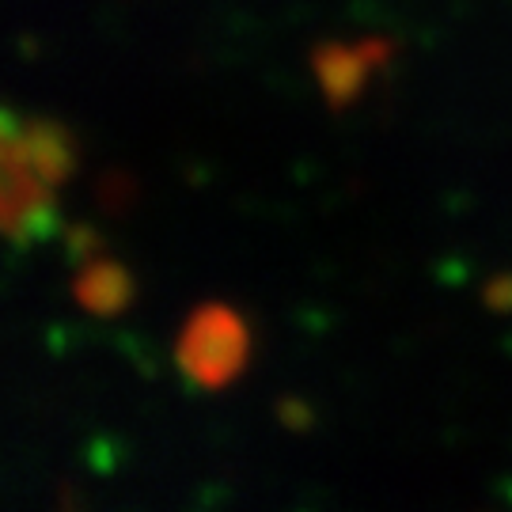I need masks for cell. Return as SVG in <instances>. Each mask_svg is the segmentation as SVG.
<instances>
[{
	"label": "cell",
	"instance_id": "cell-1",
	"mask_svg": "<svg viewBox=\"0 0 512 512\" xmlns=\"http://www.w3.org/2000/svg\"><path fill=\"white\" fill-rule=\"evenodd\" d=\"M73 171V145L50 118L4 114V224L27 239L54 213L57 186Z\"/></svg>",
	"mask_w": 512,
	"mask_h": 512
},
{
	"label": "cell",
	"instance_id": "cell-2",
	"mask_svg": "<svg viewBox=\"0 0 512 512\" xmlns=\"http://www.w3.org/2000/svg\"><path fill=\"white\" fill-rule=\"evenodd\" d=\"M243 357H247V330L236 311H228L224 304H205L186 319L179 338V365L194 384H228L243 368Z\"/></svg>",
	"mask_w": 512,
	"mask_h": 512
},
{
	"label": "cell",
	"instance_id": "cell-3",
	"mask_svg": "<svg viewBox=\"0 0 512 512\" xmlns=\"http://www.w3.org/2000/svg\"><path fill=\"white\" fill-rule=\"evenodd\" d=\"M76 293H80V304H84V308L118 311L129 296V281L114 262H95V266L84 270L80 285H76Z\"/></svg>",
	"mask_w": 512,
	"mask_h": 512
}]
</instances>
